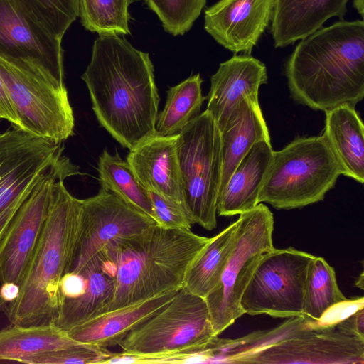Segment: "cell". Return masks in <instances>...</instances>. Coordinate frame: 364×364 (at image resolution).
<instances>
[{"mask_svg": "<svg viewBox=\"0 0 364 364\" xmlns=\"http://www.w3.org/2000/svg\"><path fill=\"white\" fill-rule=\"evenodd\" d=\"M82 79L98 122L123 147L156 134L160 99L149 53L119 36H99Z\"/></svg>", "mask_w": 364, "mask_h": 364, "instance_id": "6da1fadb", "label": "cell"}, {"mask_svg": "<svg viewBox=\"0 0 364 364\" xmlns=\"http://www.w3.org/2000/svg\"><path fill=\"white\" fill-rule=\"evenodd\" d=\"M291 97L315 110L355 106L364 97V23L340 21L302 39L288 59Z\"/></svg>", "mask_w": 364, "mask_h": 364, "instance_id": "7a4b0ae2", "label": "cell"}, {"mask_svg": "<svg viewBox=\"0 0 364 364\" xmlns=\"http://www.w3.org/2000/svg\"><path fill=\"white\" fill-rule=\"evenodd\" d=\"M209 240L157 224L109 243L100 252L112 267L114 285L99 314L181 289L190 264Z\"/></svg>", "mask_w": 364, "mask_h": 364, "instance_id": "3957f363", "label": "cell"}, {"mask_svg": "<svg viewBox=\"0 0 364 364\" xmlns=\"http://www.w3.org/2000/svg\"><path fill=\"white\" fill-rule=\"evenodd\" d=\"M54 184L41 235L16 299L3 310L11 324L56 325L64 298L60 289L69 272L79 227L80 200L64 186Z\"/></svg>", "mask_w": 364, "mask_h": 364, "instance_id": "277c9868", "label": "cell"}, {"mask_svg": "<svg viewBox=\"0 0 364 364\" xmlns=\"http://www.w3.org/2000/svg\"><path fill=\"white\" fill-rule=\"evenodd\" d=\"M340 175L341 168L323 134L296 138L273 151L258 203L291 210L322 201Z\"/></svg>", "mask_w": 364, "mask_h": 364, "instance_id": "5b68a950", "label": "cell"}, {"mask_svg": "<svg viewBox=\"0 0 364 364\" xmlns=\"http://www.w3.org/2000/svg\"><path fill=\"white\" fill-rule=\"evenodd\" d=\"M257 331L254 348L231 363L363 364L364 339L304 316Z\"/></svg>", "mask_w": 364, "mask_h": 364, "instance_id": "8992f818", "label": "cell"}, {"mask_svg": "<svg viewBox=\"0 0 364 364\" xmlns=\"http://www.w3.org/2000/svg\"><path fill=\"white\" fill-rule=\"evenodd\" d=\"M177 156L186 208L207 230L217 226L222 156L220 132L205 109L178 134Z\"/></svg>", "mask_w": 364, "mask_h": 364, "instance_id": "52a82bcc", "label": "cell"}, {"mask_svg": "<svg viewBox=\"0 0 364 364\" xmlns=\"http://www.w3.org/2000/svg\"><path fill=\"white\" fill-rule=\"evenodd\" d=\"M215 336L205 299L182 287L118 346L128 353L168 355L204 349Z\"/></svg>", "mask_w": 364, "mask_h": 364, "instance_id": "ba28073f", "label": "cell"}, {"mask_svg": "<svg viewBox=\"0 0 364 364\" xmlns=\"http://www.w3.org/2000/svg\"><path fill=\"white\" fill-rule=\"evenodd\" d=\"M234 247L216 287L205 298L216 336L244 312L242 295L263 255L273 249L274 216L263 203L239 215Z\"/></svg>", "mask_w": 364, "mask_h": 364, "instance_id": "9c48e42d", "label": "cell"}, {"mask_svg": "<svg viewBox=\"0 0 364 364\" xmlns=\"http://www.w3.org/2000/svg\"><path fill=\"white\" fill-rule=\"evenodd\" d=\"M314 255L289 247L264 253L241 298L249 315L290 318L303 315L304 285Z\"/></svg>", "mask_w": 364, "mask_h": 364, "instance_id": "30bf717a", "label": "cell"}, {"mask_svg": "<svg viewBox=\"0 0 364 364\" xmlns=\"http://www.w3.org/2000/svg\"><path fill=\"white\" fill-rule=\"evenodd\" d=\"M3 80L23 131L59 145L73 134L74 116L68 92L0 58Z\"/></svg>", "mask_w": 364, "mask_h": 364, "instance_id": "8fae6325", "label": "cell"}, {"mask_svg": "<svg viewBox=\"0 0 364 364\" xmlns=\"http://www.w3.org/2000/svg\"><path fill=\"white\" fill-rule=\"evenodd\" d=\"M77 173V168L61 154L34 184L0 242L1 284L21 286L48 216L55 183Z\"/></svg>", "mask_w": 364, "mask_h": 364, "instance_id": "7c38bea8", "label": "cell"}, {"mask_svg": "<svg viewBox=\"0 0 364 364\" xmlns=\"http://www.w3.org/2000/svg\"><path fill=\"white\" fill-rule=\"evenodd\" d=\"M61 40L18 0H0V58L65 87Z\"/></svg>", "mask_w": 364, "mask_h": 364, "instance_id": "4fadbf2b", "label": "cell"}, {"mask_svg": "<svg viewBox=\"0 0 364 364\" xmlns=\"http://www.w3.org/2000/svg\"><path fill=\"white\" fill-rule=\"evenodd\" d=\"M157 224L101 186L97 195L80 200L78 232L68 272L77 274L112 242L137 235Z\"/></svg>", "mask_w": 364, "mask_h": 364, "instance_id": "5bb4252c", "label": "cell"}, {"mask_svg": "<svg viewBox=\"0 0 364 364\" xmlns=\"http://www.w3.org/2000/svg\"><path fill=\"white\" fill-rule=\"evenodd\" d=\"M14 126L0 132V213L33 186L63 148Z\"/></svg>", "mask_w": 364, "mask_h": 364, "instance_id": "9a60e30c", "label": "cell"}, {"mask_svg": "<svg viewBox=\"0 0 364 364\" xmlns=\"http://www.w3.org/2000/svg\"><path fill=\"white\" fill-rule=\"evenodd\" d=\"M274 0H220L205 11V30L235 53L250 55L272 20Z\"/></svg>", "mask_w": 364, "mask_h": 364, "instance_id": "2e32d148", "label": "cell"}, {"mask_svg": "<svg viewBox=\"0 0 364 364\" xmlns=\"http://www.w3.org/2000/svg\"><path fill=\"white\" fill-rule=\"evenodd\" d=\"M267 82L265 65L250 55H234L220 64L210 78L206 109L220 132L236 117L242 100L258 95L259 88Z\"/></svg>", "mask_w": 364, "mask_h": 364, "instance_id": "e0dca14e", "label": "cell"}, {"mask_svg": "<svg viewBox=\"0 0 364 364\" xmlns=\"http://www.w3.org/2000/svg\"><path fill=\"white\" fill-rule=\"evenodd\" d=\"M177 137L178 134L168 136L155 134L129 150L127 161L149 191L186 208L177 156Z\"/></svg>", "mask_w": 364, "mask_h": 364, "instance_id": "ac0fdd59", "label": "cell"}, {"mask_svg": "<svg viewBox=\"0 0 364 364\" xmlns=\"http://www.w3.org/2000/svg\"><path fill=\"white\" fill-rule=\"evenodd\" d=\"M348 0H274L271 33L276 48L302 40L330 18H343Z\"/></svg>", "mask_w": 364, "mask_h": 364, "instance_id": "d6986e66", "label": "cell"}, {"mask_svg": "<svg viewBox=\"0 0 364 364\" xmlns=\"http://www.w3.org/2000/svg\"><path fill=\"white\" fill-rule=\"evenodd\" d=\"M178 290L99 314L67 331L81 343L102 348L118 346L132 329L168 303Z\"/></svg>", "mask_w": 364, "mask_h": 364, "instance_id": "ffe728a7", "label": "cell"}, {"mask_svg": "<svg viewBox=\"0 0 364 364\" xmlns=\"http://www.w3.org/2000/svg\"><path fill=\"white\" fill-rule=\"evenodd\" d=\"M273 151L270 140H261L252 146L218 193V215H240L259 204V188Z\"/></svg>", "mask_w": 364, "mask_h": 364, "instance_id": "44dd1931", "label": "cell"}, {"mask_svg": "<svg viewBox=\"0 0 364 364\" xmlns=\"http://www.w3.org/2000/svg\"><path fill=\"white\" fill-rule=\"evenodd\" d=\"M322 134L341 170V175L364 182V127L355 107L342 105L325 111Z\"/></svg>", "mask_w": 364, "mask_h": 364, "instance_id": "7402d4cb", "label": "cell"}, {"mask_svg": "<svg viewBox=\"0 0 364 364\" xmlns=\"http://www.w3.org/2000/svg\"><path fill=\"white\" fill-rule=\"evenodd\" d=\"M84 280L82 292L64 299L56 326L67 332L100 314L112 294V269L101 252L97 253L77 273Z\"/></svg>", "mask_w": 364, "mask_h": 364, "instance_id": "603a6c76", "label": "cell"}, {"mask_svg": "<svg viewBox=\"0 0 364 364\" xmlns=\"http://www.w3.org/2000/svg\"><path fill=\"white\" fill-rule=\"evenodd\" d=\"M222 172L220 191L242 159L261 140H270L258 95L245 97L236 117L220 132Z\"/></svg>", "mask_w": 364, "mask_h": 364, "instance_id": "cb8c5ba5", "label": "cell"}, {"mask_svg": "<svg viewBox=\"0 0 364 364\" xmlns=\"http://www.w3.org/2000/svg\"><path fill=\"white\" fill-rule=\"evenodd\" d=\"M81 343L55 324L28 326L11 324L0 329V361L23 363L37 354Z\"/></svg>", "mask_w": 364, "mask_h": 364, "instance_id": "d4e9b609", "label": "cell"}, {"mask_svg": "<svg viewBox=\"0 0 364 364\" xmlns=\"http://www.w3.org/2000/svg\"><path fill=\"white\" fill-rule=\"evenodd\" d=\"M237 220L213 237L190 264L183 288L205 298L218 284L235 245Z\"/></svg>", "mask_w": 364, "mask_h": 364, "instance_id": "484cf974", "label": "cell"}, {"mask_svg": "<svg viewBox=\"0 0 364 364\" xmlns=\"http://www.w3.org/2000/svg\"><path fill=\"white\" fill-rule=\"evenodd\" d=\"M200 74L191 75L177 85L170 87L164 109L157 114L156 134L168 136L178 134L200 114L204 100Z\"/></svg>", "mask_w": 364, "mask_h": 364, "instance_id": "4316f807", "label": "cell"}, {"mask_svg": "<svg viewBox=\"0 0 364 364\" xmlns=\"http://www.w3.org/2000/svg\"><path fill=\"white\" fill-rule=\"evenodd\" d=\"M97 169L102 186L112 191L156 221L149 191L140 183L129 163L122 159L117 151L112 155L105 149L99 157Z\"/></svg>", "mask_w": 364, "mask_h": 364, "instance_id": "83f0119b", "label": "cell"}, {"mask_svg": "<svg viewBox=\"0 0 364 364\" xmlns=\"http://www.w3.org/2000/svg\"><path fill=\"white\" fill-rule=\"evenodd\" d=\"M346 300L333 268L324 258L314 256L307 270L302 316L319 321L330 309Z\"/></svg>", "mask_w": 364, "mask_h": 364, "instance_id": "f1b7e54d", "label": "cell"}, {"mask_svg": "<svg viewBox=\"0 0 364 364\" xmlns=\"http://www.w3.org/2000/svg\"><path fill=\"white\" fill-rule=\"evenodd\" d=\"M80 22L99 36L129 34L131 0H77Z\"/></svg>", "mask_w": 364, "mask_h": 364, "instance_id": "f546056e", "label": "cell"}, {"mask_svg": "<svg viewBox=\"0 0 364 364\" xmlns=\"http://www.w3.org/2000/svg\"><path fill=\"white\" fill-rule=\"evenodd\" d=\"M54 37L61 40L79 15L77 0H18Z\"/></svg>", "mask_w": 364, "mask_h": 364, "instance_id": "4dcf8cb0", "label": "cell"}, {"mask_svg": "<svg viewBox=\"0 0 364 364\" xmlns=\"http://www.w3.org/2000/svg\"><path fill=\"white\" fill-rule=\"evenodd\" d=\"M159 17L164 30L173 36L183 35L200 16L206 0H145Z\"/></svg>", "mask_w": 364, "mask_h": 364, "instance_id": "1f68e13d", "label": "cell"}, {"mask_svg": "<svg viewBox=\"0 0 364 364\" xmlns=\"http://www.w3.org/2000/svg\"><path fill=\"white\" fill-rule=\"evenodd\" d=\"M111 353L107 348L79 343L63 349L31 356L24 360L27 364H101Z\"/></svg>", "mask_w": 364, "mask_h": 364, "instance_id": "d6a6232c", "label": "cell"}, {"mask_svg": "<svg viewBox=\"0 0 364 364\" xmlns=\"http://www.w3.org/2000/svg\"><path fill=\"white\" fill-rule=\"evenodd\" d=\"M149 193L158 225L167 229L191 230L193 223L184 206L155 192Z\"/></svg>", "mask_w": 364, "mask_h": 364, "instance_id": "836d02e7", "label": "cell"}, {"mask_svg": "<svg viewBox=\"0 0 364 364\" xmlns=\"http://www.w3.org/2000/svg\"><path fill=\"white\" fill-rule=\"evenodd\" d=\"M347 333L364 339V308L360 307L336 324Z\"/></svg>", "mask_w": 364, "mask_h": 364, "instance_id": "e575fe53", "label": "cell"}, {"mask_svg": "<svg viewBox=\"0 0 364 364\" xmlns=\"http://www.w3.org/2000/svg\"><path fill=\"white\" fill-rule=\"evenodd\" d=\"M0 114L1 117L7 119L14 126L20 128V121L16 114L7 88L0 77Z\"/></svg>", "mask_w": 364, "mask_h": 364, "instance_id": "d590c367", "label": "cell"}, {"mask_svg": "<svg viewBox=\"0 0 364 364\" xmlns=\"http://www.w3.org/2000/svg\"><path fill=\"white\" fill-rule=\"evenodd\" d=\"M32 188L22 193L10 205H9L0 213V242L5 235L8 228L9 227V225L11 223L17 210L25 200V198L27 197Z\"/></svg>", "mask_w": 364, "mask_h": 364, "instance_id": "8d00e7d4", "label": "cell"}, {"mask_svg": "<svg viewBox=\"0 0 364 364\" xmlns=\"http://www.w3.org/2000/svg\"><path fill=\"white\" fill-rule=\"evenodd\" d=\"M20 293V287L14 282H4L0 287V296L7 303L16 299Z\"/></svg>", "mask_w": 364, "mask_h": 364, "instance_id": "74e56055", "label": "cell"}, {"mask_svg": "<svg viewBox=\"0 0 364 364\" xmlns=\"http://www.w3.org/2000/svg\"><path fill=\"white\" fill-rule=\"evenodd\" d=\"M353 6L363 18V0H353Z\"/></svg>", "mask_w": 364, "mask_h": 364, "instance_id": "f35d334b", "label": "cell"}, {"mask_svg": "<svg viewBox=\"0 0 364 364\" xmlns=\"http://www.w3.org/2000/svg\"><path fill=\"white\" fill-rule=\"evenodd\" d=\"M363 272L360 274V276L359 278H358L355 286L360 288L361 289H363Z\"/></svg>", "mask_w": 364, "mask_h": 364, "instance_id": "ab89813d", "label": "cell"}, {"mask_svg": "<svg viewBox=\"0 0 364 364\" xmlns=\"http://www.w3.org/2000/svg\"><path fill=\"white\" fill-rule=\"evenodd\" d=\"M6 304L7 302L5 301L0 296V311H3Z\"/></svg>", "mask_w": 364, "mask_h": 364, "instance_id": "60d3db41", "label": "cell"}, {"mask_svg": "<svg viewBox=\"0 0 364 364\" xmlns=\"http://www.w3.org/2000/svg\"><path fill=\"white\" fill-rule=\"evenodd\" d=\"M1 114H0V119H1Z\"/></svg>", "mask_w": 364, "mask_h": 364, "instance_id": "b9f144b4", "label": "cell"}]
</instances>
